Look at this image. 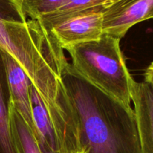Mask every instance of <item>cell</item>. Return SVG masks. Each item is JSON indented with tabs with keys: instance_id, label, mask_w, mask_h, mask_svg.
Here are the masks:
<instances>
[{
	"instance_id": "obj_1",
	"label": "cell",
	"mask_w": 153,
	"mask_h": 153,
	"mask_svg": "<svg viewBox=\"0 0 153 153\" xmlns=\"http://www.w3.org/2000/svg\"><path fill=\"white\" fill-rule=\"evenodd\" d=\"M78 123L84 153H142L135 113L131 106L85 80L70 64L61 76Z\"/></svg>"
},
{
	"instance_id": "obj_2",
	"label": "cell",
	"mask_w": 153,
	"mask_h": 153,
	"mask_svg": "<svg viewBox=\"0 0 153 153\" xmlns=\"http://www.w3.org/2000/svg\"><path fill=\"white\" fill-rule=\"evenodd\" d=\"M120 39L102 34L100 38L66 48L73 68L93 85L131 106L134 79L127 68L120 46Z\"/></svg>"
},
{
	"instance_id": "obj_3",
	"label": "cell",
	"mask_w": 153,
	"mask_h": 153,
	"mask_svg": "<svg viewBox=\"0 0 153 153\" xmlns=\"http://www.w3.org/2000/svg\"><path fill=\"white\" fill-rule=\"evenodd\" d=\"M100 8L70 12L55 11L40 16V23L50 31L63 49L100 38L103 34V12Z\"/></svg>"
},
{
	"instance_id": "obj_4",
	"label": "cell",
	"mask_w": 153,
	"mask_h": 153,
	"mask_svg": "<svg viewBox=\"0 0 153 153\" xmlns=\"http://www.w3.org/2000/svg\"><path fill=\"white\" fill-rule=\"evenodd\" d=\"M153 0H120L103 12V34L121 39L136 24L152 19Z\"/></svg>"
},
{
	"instance_id": "obj_5",
	"label": "cell",
	"mask_w": 153,
	"mask_h": 153,
	"mask_svg": "<svg viewBox=\"0 0 153 153\" xmlns=\"http://www.w3.org/2000/svg\"><path fill=\"white\" fill-rule=\"evenodd\" d=\"M1 51L5 64L12 105L35 137L36 131L33 122L30 97V86L32 83L17 61L8 53Z\"/></svg>"
},
{
	"instance_id": "obj_6",
	"label": "cell",
	"mask_w": 153,
	"mask_h": 153,
	"mask_svg": "<svg viewBox=\"0 0 153 153\" xmlns=\"http://www.w3.org/2000/svg\"><path fill=\"white\" fill-rule=\"evenodd\" d=\"M131 102L137 120L142 153H153V88L145 82L134 81Z\"/></svg>"
},
{
	"instance_id": "obj_7",
	"label": "cell",
	"mask_w": 153,
	"mask_h": 153,
	"mask_svg": "<svg viewBox=\"0 0 153 153\" xmlns=\"http://www.w3.org/2000/svg\"><path fill=\"white\" fill-rule=\"evenodd\" d=\"M31 106L36 140L43 153H63L52 121L34 85L30 86Z\"/></svg>"
},
{
	"instance_id": "obj_8",
	"label": "cell",
	"mask_w": 153,
	"mask_h": 153,
	"mask_svg": "<svg viewBox=\"0 0 153 153\" xmlns=\"http://www.w3.org/2000/svg\"><path fill=\"white\" fill-rule=\"evenodd\" d=\"M10 107L5 64L0 49V153H19L10 127Z\"/></svg>"
},
{
	"instance_id": "obj_9",
	"label": "cell",
	"mask_w": 153,
	"mask_h": 153,
	"mask_svg": "<svg viewBox=\"0 0 153 153\" xmlns=\"http://www.w3.org/2000/svg\"><path fill=\"white\" fill-rule=\"evenodd\" d=\"M10 127L19 153H43L34 135L11 102Z\"/></svg>"
},
{
	"instance_id": "obj_10",
	"label": "cell",
	"mask_w": 153,
	"mask_h": 153,
	"mask_svg": "<svg viewBox=\"0 0 153 153\" xmlns=\"http://www.w3.org/2000/svg\"><path fill=\"white\" fill-rule=\"evenodd\" d=\"M68 0H17L26 17L38 19L40 16L53 13L62 7Z\"/></svg>"
},
{
	"instance_id": "obj_11",
	"label": "cell",
	"mask_w": 153,
	"mask_h": 153,
	"mask_svg": "<svg viewBox=\"0 0 153 153\" xmlns=\"http://www.w3.org/2000/svg\"><path fill=\"white\" fill-rule=\"evenodd\" d=\"M119 1L120 0H68L65 4L57 11L70 12L94 8L105 10Z\"/></svg>"
},
{
	"instance_id": "obj_12",
	"label": "cell",
	"mask_w": 153,
	"mask_h": 153,
	"mask_svg": "<svg viewBox=\"0 0 153 153\" xmlns=\"http://www.w3.org/2000/svg\"><path fill=\"white\" fill-rule=\"evenodd\" d=\"M143 76H144L143 82L150 85L153 88V61L146 67L144 73H143Z\"/></svg>"
},
{
	"instance_id": "obj_13",
	"label": "cell",
	"mask_w": 153,
	"mask_h": 153,
	"mask_svg": "<svg viewBox=\"0 0 153 153\" xmlns=\"http://www.w3.org/2000/svg\"><path fill=\"white\" fill-rule=\"evenodd\" d=\"M77 153H84V152H82V151H80V152H77Z\"/></svg>"
},
{
	"instance_id": "obj_14",
	"label": "cell",
	"mask_w": 153,
	"mask_h": 153,
	"mask_svg": "<svg viewBox=\"0 0 153 153\" xmlns=\"http://www.w3.org/2000/svg\"><path fill=\"white\" fill-rule=\"evenodd\" d=\"M152 19H153V13H152Z\"/></svg>"
}]
</instances>
